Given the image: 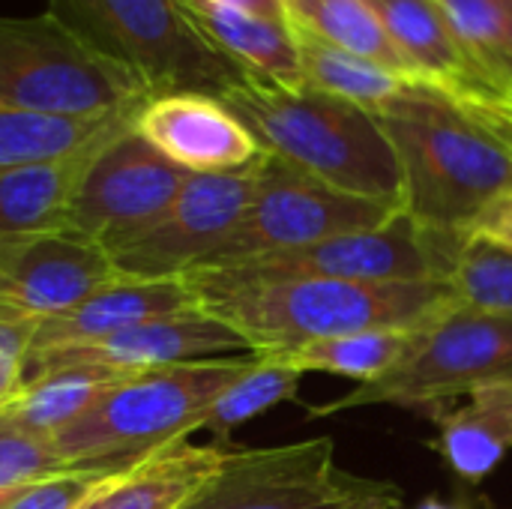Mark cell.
<instances>
[{
    "label": "cell",
    "instance_id": "cell-35",
    "mask_svg": "<svg viewBox=\"0 0 512 509\" xmlns=\"http://www.w3.org/2000/svg\"><path fill=\"white\" fill-rule=\"evenodd\" d=\"M216 3H225L231 9H240V12H249V15H258V18H270V21L288 24L285 0H216Z\"/></svg>",
    "mask_w": 512,
    "mask_h": 509
},
{
    "label": "cell",
    "instance_id": "cell-8",
    "mask_svg": "<svg viewBox=\"0 0 512 509\" xmlns=\"http://www.w3.org/2000/svg\"><path fill=\"white\" fill-rule=\"evenodd\" d=\"M180 509H402L393 483L336 462L330 438L234 450L231 462Z\"/></svg>",
    "mask_w": 512,
    "mask_h": 509
},
{
    "label": "cell",
    "instance_id": "cell-17",
    "mask_svg": "<svg viewBox=\"0 0 512 509\" xmlns=\"http://www.w3.org/2000/svg\"><path fill=\"white\" fill-rule=\"evenodd\" d=\"M414 81L456 105H498L432 0H372Z\"/></svg>",
    "mask_w": 512,
    "mask_h": 509
},
{
    "label": "cell",
    "instance_id": "cell-23",
    "mask_svg": "<svg viewBox=\"0 0 512 509\" xmlns=\"http://www.w3.org/2000/svg\"><path fill=\"white\" fill-rule=\"evenodd\" d=\"M294 36H297V51H300V66H303L306 84L327 96L345 99L366 111H378L387 102L420 87L417 81H411L381 63H372L351 51L333 48L315 36H306L300 30H294Z\"/></svg>",
    "mask_w": 512,
    "mask_h": 509
},
{
    "label": "cell",
    "instance_id": "cell-37",
    "mask_svg": "<svg viewBox=\"0 0 512 509\" xmlns=\"http://www.w3.org/2000/svg\"><path fill=\"white\" fill-rule=\"evenodd\" d=\"M30 486H33V483H30ZM24 489H27V486H12V489H0V509L9 507V504H12V501H15V498H18V495H21Z\"/></svg>",
    "mask_w": 512,
    "mask_h": 509
},
{
    "label": "cell",
    "instance_id": "cell-28",
    "mask_svg": "<svg viewBox=\"0 0 512 509\" xmlns=\"http://www.w3.org/2000/svg\"><path fill=\"white\" fill-rule=\"evenodd\" d=\"M444 282L462 306L512 318L510 249L477 234H453L447 240Z\"/></svg>",
    "mask_w": 512,
    "mask_h": 509
},
{
    "label": "cell",
    "instance_id": "cell-11",
    "mask_svg": "<svg viewBox=\"0 0 512 509\" xmlns=\"http://www.w3.org/2000/svg\"><path fill=\"white\" fill-rule=\"evenodd\" d=\"M186 177L189 171L177 168L129 126L96 153L81 177L69 231L114 252L165 216Z\"/></svg>",
    "mask_w": 512,
    "mask_h": 509
},
{
    "label": "cell",
    "instance_id": "cell-32",
    "mask_svg": "<svg viewBox=\"0 0 512 509\" xmlns=\"http://www.w3.org/2000/svg\"><path fill=\"white\" fill-rule=\"evenodd\" d=\"M36 324L0 318V414L15 402L24 387V369L30 357Z\"/></svg>",
    "mask_w": 512,
    "mask_h": 509
},
{
    "label": "cell",
    "instance_id": "cell-15",
    "mask_svg": "<svg viewBox=\"0 0 512 509\" xmlns=\"http://www.w3.org/2000/svg\"><path fill=\"white\" fill-rule=\"evenodd\" d=\"M132 129L189 174L240 171L264 156L243 120L222 99L207 93H165L147 99Z\"/></svg>",
    "mask_w": 512,
    "mask_h": 509
},
{
    "label": "cell",
    "instance_id": "cell-20",
    "mask_svg": "<svg viewBox=\"0 0 512 509\" xmlns=\"http://www.w3.org/2000/svg\"><path fill=\"white\" fill-rule=\"evenodd\" d=\"M186 18L237 66L285 87H303V66L291 24L258 18L216 0H180Z\"/></svg>",
    "mask_w": 512,
    "mask_h": 509
},
{
    "label": "cell",
    "instance_id": "cell-7",
    "mask_svg": "<svg viewBox=\"0 0 512 509\" xmlns=\"http://www.w3.org/2000/svg\"><path fill=\"white\" fill-rule=\"evenodd\" d=\"M512 381V318L486 315L456 303L423 327L408 354L378 381L312 408V417L393 405L435 417L453 399Z\"/></svg>",
    "mask_w": 512,
    "mask_h": 509
},
{
    "label": "cell",
    "instance_id": "cell-29",
    "mask_svg": "<svg viewBox=\"0 0 512 509\" xmlns=\"http://www.w3.org/2000/svg\"><path fill=\"white\" fill-rule=\"evenodd\" d=\"M300 378L303 372L255 354V363L216 399V405L204 420V429L216 435H228L231 429L294 399L300 390Z\"/></svg>",
    "mask_w": 512,
    "mask_h": 509
},
{
    "label": "cell",
    "instance_id": "cell-22",
    "mask_svg": "<svg viewBox=\"0 0 512 509\" xmlns=\"http://www.w3.org/2000/svg\"><path fill=\"white\" fill-rule=\"evenodd\" d=\"M285 9L294 30L381 63L414 81L372 0H285Z\"/></svg>",
    "mask_w": 512,
    "mask_h": 509
},
{
    "label": "cell",
    "instance_id": "cell-19",
    "mask_svg": "<svg viewBox=\"0 0 512 509\" xmlns=\"http://www.w3.org/2000/svg\"><path fill=\"white\" fill-rule=\"evenodd\" d=\"M234 450L177 441L129 468H120L75 509H180L222 474Z\"/></svg>",
    "mask_w": 512,
    "mask_h": 509
},
{
    "label": "cell",
    "instance_id": "cell-18",
    "mask_svg": "<svg viewBox=\"0 0 512 509\" xmlns=\"http://www.w3.org/2000/svg\"><path fill=\"white\" fill-rule=\"evenodd\" d=\"M132 123L69 156L0 171V258L30 240L69 231V210L81 177L96 153Z\"/></svg>",
    "mask_w": 512,
    "mask_h": 509
},
{
    "label": "cell",
    "instance_id": "cell-36",
    "mask_svg": "<svg viewBox=\"0 0 512 509\" xmlns=\"http://www.w3.org/2000/svg\"><path fill=\"white\" fill-rule=\"evenodd\" d=\"M414 509H471V504H465V501H444V498H426L420 507Z\"/></svg>",
    "mask_w": 512,
    "mask_h": 509
},
{
    "label": "cell",
    "instance_id": "cell-10",
    "mask_svg": "<svg viewBox=\"0 0 512 509\" xmlns=\"http://www.w3.org/2000/svg\"><path fill=\"white\" fill-rule=\"evenodd\" d=\"M258 162L240 171L189 174L153 228L108 252L117 273L126 279H183L204 267L240 225L255 195Z\"/></svg>",
    "mask_w": 512,
    "mask_h": 509
},
{
    "label": "cell",
    "instance_id": "cell-2",
    "mask_svg": "<svg viewBox=\"0 0 512 509\" xmlns=\"http://www.w3.org/2000/svg\"><path fill=\"white\" fill-rule=\"evenodd\" d=\"M402 174V213L432 234H468L512 195V153L462 105L432 87L372 111Z\"/></svg>",
    "mask_w": 512,
    "mask_h": 509
},
{
    "label": "cell",
    "instance_id": "cell-4",
    "mask_svg": "<svg viewBox=\"0 0 512 509\" xmlns=\"http://www.w3.org/2000/svg\"><path fill=\"white\" fill-rule=\"evenodd\" d=\"M255 363V354L150 369L120 378L51 444L66 471H120L204 429L216 399Z\"/></svg>",
    "mask_w": 512,
    "mask_h": 509
},
{
    "label": "cell",
    "instance_id": "cell-30",
    "mask_svg": "<svg viewBox=\"0 0 512 509\" xmlns=\"http://www.w3.org/2000/svg\"><path fill=\"white\" fill-rule=\"evenodd\" d=\"M57 474H66V465L51 438L30 432L0 414V489L30 486Z\"/></svg>",
    "mask_w": 512,
    "mask_h": 509
},
{
    "label": "cell",
    "instance_id": "cell-9",
    "mask_svg": "<svg viewBox=\"0 0 512 509\" xmlns=\"http://www.w3.org/2000/svg\"><path fill=\"white\" fill-rule=\"evenodd\" d=\"M399 204L342 192L270 153L258 162L255 195L222 249L204 267L243 264L261 255L303 249L339 234L387 225Z\"/></svg>",
    "mask_w": 512,
    "mask_h": 509
},
{
    "label": "cell",
    "instance_id": "cell-31",
    "mask_svg": "<svg viewBox=\"0 0 512 509\" xmlns=\"http://www.w3.org/2000/svg\"><path fill=\"white\" fill-rule=\"evenodd\" d=\"M108 474L105 471H66V474L39 480L27 486L6 509H75Z\"/></svg>",
    "mask_w": 512,
    "mask_h": 509
},
{
    "label": "cell",
    "instance_id": "cell-25",
    "mask_svg": "<svg viewBox=\"0 0 512 509\" xmlns=\"http://www.w3.org/2000/svg\"><path fill=\"white\" fill-rule=\"evenodd\" d=\"M120 378L126 375L99 366L54 369L36 381H27L3 414L30 432L54 438L60 429H66L81 414H87V408L96 405Z\"/></svg>",
    "mask_w": 512,
    "mask_h": 509
},
{
    "label": "cell",
    "instance_id": "cell-6",
    "mask_svg": "<svg viewBox=\"0 0 512 509\" xmlns=\"http://www.w3.org/2000/svg\"><path fill=\"white\" fill-rule=\"evenodd\" d=\"M141 81L93 51L51 12L0 15V108L51 117H111L147 102Z\"/></svg>",
    "mask_w": 512,
    "mask_h": 509
},
{
    "label": "cell",
    "instance_id": "cell-26",
    "mask_svg": "<svg viewBox=\"0 0 512 509\" xmlns=\"http://www.w3.org/2000/svg\"><path fill=\"white\" fill-rule=\"evenodd\" d=\"M420 330H366L336 339H318L279 354H258L291 366L297 372H327L342 375L357 384H372L384 378L414 345Z\"/></svg>",
    "mask_w": 512,
    "mask_h": 509
},
{
    "label": "cell",
    "instance_id": "cell-33",
    "mask_svg": "<svg viewBox=\"0 0 512 509\" xmlns=\"http://www.w3.org/2000/svg\"><path fill=\"white\" fill-rule=\"evenodd\" d=\"M468 234L486 237V240H492V243H498V246L512 252V195L501 198Z\"/></svg>",
    "mask_w": 512,
    "mask_h": 509
},
{
    "label": "cell",
    "instance_id": "cell-21",
    "mask_svg": "<svg viewBox=\"0 0 512 509\" xmlns=\"http://www.w3.org/2000/svg\"><path fill=\"white\" fill-rule=\"evenodd\" d=\"M432 420L438 426L435 450L459 480L477 486L512 450V381L477 390Z\"/></svg>",
    "mask_w": 512,
    "mask_h": 509
},
{
    "label": "cell",
    "instance_id": "cell-1",
    "mask_svg": "<svg viewBox=\"0 0 512 509\" xmlns=\"http://www.w3.org/2000/svg\"><path fill=\"white\" fill-rule=\"evenodd\" d=\"M183 279L195 306L231 327L252 354H279L366 330H423L459 303L438 279H276L243 267H198Z\"/></svg>",
    "mask_w": 512,
    "mask_h": 509
},
{
    "label": "cell",
    "instance_id": "cell-24",
    "mask_svg": "<svg viewBox=\"0 0 512 509\" xmlns=\"http://www.w3.org/2000/svg\"><path fill=\"white\" fill-rule=\"evenodd\" d=\"M138 111L111 117H51L0 108V171L69 156L132 123Z\"/></svg>",
    "mask_w": 512,
    "mask_h": 509
},
{
    "label": "cell",
    "instance_id": "cell-14",
    "mask_svg": "<svg viewBox=\"0 0 512 509\" xmlns=\"http://www.w3.org/2000/svg\"><path fill=\"white\" fill-rule=\"evenodd\" d=\"M120 279L108 249L72 231L30 240L0 258V318L42 324Z\"/></svg>",
    "mask_w": 512,
    "mask_h": 509
},
{
    "label": "cell",
    "instance_id": "cell-38",
    "mask_svg": "<svg viewBox=\"0 0 512 509\" xmlns=\"http://www.w3.org/2000/svg\"><path fill=\"white\" fill-rule=\"evenodd\" d=\"M501 3H507V6H510V9H512V0H501Z\"/></svg>",
    "mask_w": 512,
    "mask_h": 509
},
{
    "label": "cell",
    "instance_id": "cell-5",
    "mask_svg": "<svg viewBox=\"0 0 512 509\" xmlns=\"http://www.w3.org/2000/svg\"><path fill=\"white\" fill-rule=\"evenodd\" d=\"M60 24L132 72L150 99L207 93L222 99L246 69L225 57L183 12L180 0H51Z\"/></svg>",
    "mask_w": 512,
    "mask_h": 509
},
{
    "label": "cell",
    "instance_id": "cell-13",
    "mask_svg": "<svg viewBox=\"0 0 512 509\" xmlns=\"http://www.w3.org/2000/svg\"><path fill=\"white\" fill-rule=\"evenodd\" d=\"M240 354H252V351L231 327L204 315L201 309H189V312L132 324L93 345L30 354L24 369V384L66 366H99L117 375H138L150 369L240 357Z\"/></svg>",
    "mask_w": 512,
    "mask_h": 509
},
{
    "label": "cell",
    "instance_id": "cell-12",
    "mask_svg": "<svg viewBox=\"0 0 512 509\" xmlns=\"http://www.w3.org/2000/svg\"><path fill=\"white\" fill-rule=\"evenodd\" d=\"M276 279H339V282H444V234L423 231L408 213L387 225L339 234L303 249L261 255L243 264Z\"/></svg>",
    "mask_w": 512,
    "mask_h": 509
},
{
    "label": "cell",
    "instance_id": "cell-34",
    "mask_svg": "<svg viewBox=\"0 0 512 509\" xmlns=\"http://www.w3.org/2000/svg\"><path fill=\"white\" fill-rule=\"evenodd\" d=\"M474 120H480L512 153V108L504 105H462Z\"/></svg>",
    "mask_w": 512,
    "mask_h": 509
},
{
    "label": "cell",
    "instance_id": "cell-27",
    "mask_svg": "<svg viewBox=\"0 0 512 509\" xmlns=\"http://www.w3.org/2000/svg\"><path fill=\"white\" fill-rule=\"evenodd\" d=\"M456 42L492 87L498 105L512 108V9L501 0H432Z\"/></svg>",
    "mask_w": 512,
    "mask_h": 509
},
{
    "label": "cell",
    "instance_id": "cell-3",
    "mask_svg": "<svg viewBox=\"0 0 512 509\" xmlns=\"http://www.w3.org/2000/svg\"><path fill=\"white\" fill-rule=\"evenodd\" d=\"M222 102L264 153L342 192L402 207L399 162L372 111L309 84L285 87L252 72Z\"/></svg>",
    "mask_w": 512,
    "mask_h": 509
},
{
    "label": "cell",
    "instance_id": "cell-16",
    "mask_svg": "<svg viewBox=\"0 0 512 509\" xmlns=\"http://www.w3.org/2000/svg\"><path fill=\"white\" fill-rule=\"evenodd\" d=\"M198 309L186 279H114L87 294L72 309L42 321L33 333L30 354L81 348L102 342L132 324Z\"/></svg>",
    "mask_w": 512,
    "mask_h": 509
}]
</instances>
